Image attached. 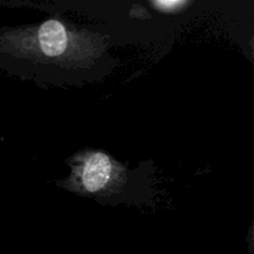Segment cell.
Wrapping results in <instances>:
<instances>
[{
  "label": "cell",
  "mask_w": 254,
  "mask_h": 254,
  "mask_svg": "<svg viewBox=\"0 0 254 254\" xmlns=\"http://www.w3.org/2000/svg\"><path fill=\"white\" fill-rule=\"evenodd\" d=\"M112 174V164L107 155L102 153L92 154L84 164L82 181L84 188L91 192L101 190L108 184Z\"/></svg>",
  "instance_id": "obj_1"
},
{
  "label": "cell",
  "mask_w": 254,
  "mask_h": 254,
  "mask_svg": "<svg viewBox=\"0 0 254 254\" xmlns=\"http://www.w3.org/2000/svg\"><path fill=\"white\" fill-rule=\"evenodd\" d=\"M39 42L46 56H60L67 46L66 29L57 20H47L39 29Z\"/></svg>",
  "instance_id": "obj_2"
},
{
  "label": "cell",
  "mask_w": 254,
  "mask_h": 254,
  "mask_svg": "<svg viewBox=\"0 0 254 254\" xmlns=\"http://www.w3.org/2000/svg\"><path fill=\"white\" fill-rule=\"evenodd\" d=\"M184 2H180V1H160L158 2V4L155 5H159V6H161L163 9H166V10H170L171 7H178L180 6V5H183Z\"/></svg>",
  "instance_id": "obj_3"
}]
</instances>
